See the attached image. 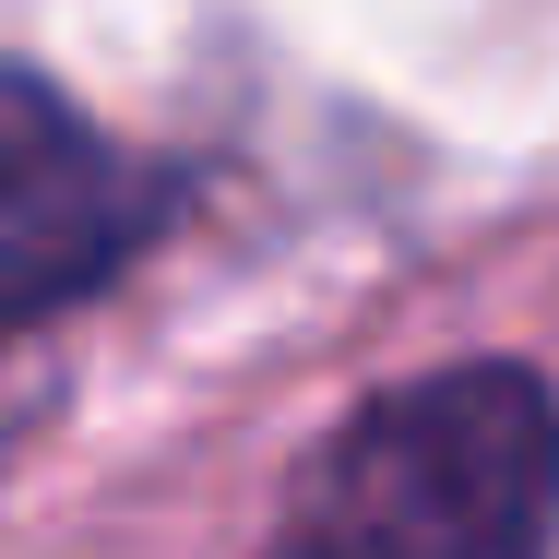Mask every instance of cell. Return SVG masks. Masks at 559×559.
Returning a JSON list of instances; mask_svg holds the SVG:
<instances>
[{"label":"cell","mask_w":559,"mask_h":559,"mask_svg":"<svg viewBox=\"0 0 559 559\" xmlns=\"http://www.w3.org/2000/svg\"><path fill=\"white\" fill-rule=\"evenodd\" d=\"M250 559H559V381L536 357H441L357 393Z\"/></svg>","instance_id":"cell-1"},{"label":"cell","mask_w":559,"mask_h":559,"mask_svg":"<svg viewBox=\"0 0 559 559\" xmlns=\"http://www.w3.org/2000/svg\"><path fill=\"white\" fill-rule=\"evenodd\" d=\"M203 203V167L131 143L36 60L0 72V322L48 334L60 310L108 298L119 274Z\"/></svg>","instance_id":"cell-2"}]
</instances>
